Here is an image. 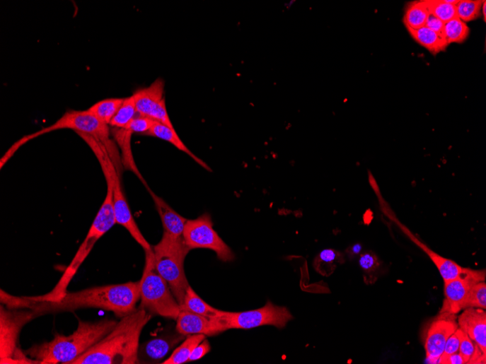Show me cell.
<instances>
[{
    "instance_id": "cell-11",
    "label": "cell",
    "mask_w": 486,
    "mask_h": 364,
    "mask_svg": "<svg viewBox=\"0 0 486 364\" xmlns=\"http://www.w3.org/2000/svg\"><path fill=\"white\" fill-rule=\"evenodd\" d=\"M485 270L464 268L457 278L444 282L445 300L440 313L456 315L465 310L473 286L480 281H485Z\"/></svg>"
},
{
    "instance_id": "cell-34",
    "label": "cell",
    "mask_w": 486,
    "mask_h": 364,
    "mask_svg": "<svg viewBox=\"0 0 486 364\" xmlns=\"http://www.w3.org/2000/svg\"><path fill=\"white\" fill-rule=\"evenodd\" d=\"M464 331L458 328L455 332L450 336L449 338L443 354L439 360V363L444 364L445 360L451 355L458 353L460 346V342H461L462 336Z\"/></svg>"
},
{
    "instance_id": "cell-10",
    "label": "cell",
    "mask_w": 486,
    "mask_h": 364,
    "mask_svg": "<svg viewBox=\"0 0 486 364\" xmlns=\"http://www.w3.org/2000/svg\"><path fill=\"white\" fill-rule=\"evenodd\" d=\"M183 239L190 250L211 249L216 252L218 258L223 262L234 261V253L214 229L212 217L208 213H204L195 220L187 221Z\"/></svg>"
},
{
    "instance_id": "cell-8",
    "label": "cell",
    "mask_w": 486,
    "mask_h": 364,
    "mask_svg": "<svg viewBox=\"0 0 486 364\" xmlns=\"http://www.w3.org/2000/svg\"><path fill=\"white\" fill-rule=\"evenodd\" d=\"M40 317L30 308L0 306V363H35L18 347V336L23 327Z\"/></svg>"
},
{
    "instance_id": "cell-12",
    "label": "cell",
    "mask_w": 486,
    "mask_h": 364,
    "mask_svg": "<svg viewBox=\"0 0 486 364\" xmlns=\"http://www.w3.org/2000/svg\"><path fill=\"white\" fill-rule=\"evenodd\" d=\"M164 90L165 81L158 78L149 87L137 90L133 97L139 115L174 128L167 112Z\"/></svg>"
},
{
    "instance_id": "cell-25",
    "label": "cell",
    "mask_w": 486,
    "mask_h": 364,
    "mask_svg": "<svg viewBox=\"0 0 486 364\" xmlns=\"http://www.w3.org/2000/svg\"><path fill=\"white\" fill-rule=\"evenodd\" d=\"M206 335L192 334L178 348L173 350L168 358L163 361V364H183L187 363L195 348L204 339Z\"/></svg>"
},
{
    "instance_id": "cell-2",
    "label": "cell",
    "mask_w": 486,
    "mask_h": 364,
    "mask_svg": "<svg viewBox=\"0 0 486 364\" xmlns=\"http://www.w3.org/2000/svg\"><path fill=\"white\" fill-rule=\"evenodd\" d=\"M151 317L149 312L139 307L122 318L103 339L70 364L138 363L140 336Z\"/></svg>"
},
{
    "instance_id": "cell-5",
    "label": "cell",
    "mask_w": 486,
    "mask_h": 364,
    "mask_svg": "<svg viewBox=\"0 0 486 364\" xmlns=\"http://www.w3.org/2000/svg\"><path fill=\"white\" fill-rule=\"evenodd\" d=\"M145 252V265L140 280L139 308L149 314L176 320L181 312L172 291L163 276L158 272L154 251Z\"/></svg>"
},
{
    "instance_id": "cell-14",
    "label": "cell",
    "mask_w": 486,
    "mask_h": 364,
    "mask_svg": "<svg viewBox=\"0 0 486 364\" xmlns=\"http://www.w3.org/2000/svg\"><path fill=\"white\" fill-rule=\"evenodd\" d=\"M120 176L116 168L114 169L112 172L114 184L113 199L116 223L129 231L132 237L144 251L152 249L151 245L143 236V234L134 218L129 203H127L123 193Z\"/></svg>"
},
{
    "instance_id": "cell-20",
    "label": "cell",
    "mask_w": 486,
    "mask_h": 364,
    "mask_svg": "<svg viewBox=\"0 0 486 364\" xmlns=\"http://www.w3.org/2000/svg\"><path fill=\"white\" fill-rule=\"evenodd\" d=\"M145 136L156 137L170 143L178 150L182 151L190 155V158H192L203 168L212 171L209 165L197 158V155H195L183 143L182 139L179 138L176 134L174 128H170L162 123L155 121L154 124L152 125L151 128L145 134Z\"/></svg>"
},
{
    "instance_id": "cell-16",
    "label": "cell",
    "mask_w": 486,
    "mask_h": 364,
    "mask_svg": "<svg viewBox=\"0 0 486 364\" xmlns=\"http://www.w3.org/2000/svg\"><path fill=\"white\" fill-rule=\"evenodd\" d=\"M458 327L486 353V312L485 310L468 307L457 318Z\"/></svg>"
},
{
    "instance_id": "cell-31",
    "label": "cell",
    "mask_w": 486,
    "mask_h": 364,
    "mask_svg": "<svg viewBox=\"0 0 486 364\" xmlns=\"http://www.w3.org/2000/svg\"><path fill=\"white\" fill-rule=\"evenodd\" d=\"M483 2L481 0H459L456 6V16L465 23L478 18Z\"/></svg>"
},
{
    "instance_id": "cell-29",
    "label": "cell",
    "mask_w": 486,
    "mask_h": 364,
    "mask_svg": "<svg viewBox=\"0 0 486 364\" xmlns=\"http://www.w3.org/2000/svg\"><path fill=\"white\" fill-rule=\"evenodd\" d=\"M359 266L364 272L365 282L375 283L382 266L378 257L371 251L363 252L359 257Z\"/></svg>"
},
{
    "instance_id": "cell-13",
    "label": "cell",
    "mask_w": 486,
    "mask_h": 364,
    "mask_svg": "<svg viewBox=\"0 0 486 364\" xmlns=\"http://www.w3.org/2000/svg\"><path fill=\"white\" fill-rule=\"evenodd\" d=\"M458 328L457 317L454 315L440 313L430 321L424 336V347L429 361L439 362L449 338Z\"/></svg>"
},
{
    "instance_id": "cell-39",
    "label": "cell",
    "mask_w": 486,
    "mask_h": 364,
    "mask_svg": "<svg viewBox=\"0 0 486 364\" xmlns=\"http://www.w3.org/2000/svg\"><path fill=\"white\" fill-rule=\"evenodd\" d=\"M30 140H32L30 136H25L13 144V146L8 151V152L4 155V157L1 159V168H3L4 165L13 157V154L21 146L25 143H28Z\"/></svg>"
},
{
    "instance_id": "cell-6",
    "label": "cell",
    "mask_w": 486,
    "mask_h": 364,
    "mask_svg": "<svg viewBox=\"0 0 486 364\" xmlns=\"http://www.w3.org/2000/svg\"><path fill=\"white\" fill-rule=\"evenodd\" d=\"M153 251L158 272L168 283L181 307L190 286L185 271V262L190 248L184 239H173L163 232L161 241L153 247Z\"/></svg>"
},
{
    "instance_id": "cell-26",
    "label": "cell",
    "mask_w": 486,
    "mask_h": 364,
    "mask_svg": "<svg viewBox=\"0 0 486 364\" xmlns=\"http://www.w3.org/2000/svg\"><path fill=\"white\" fill-rule=\"evenodd\" d=\"M125 98H108L102 100L94 104L89 110L102 122L110 126V124L115 116Z\"/></svg>"
},
{
    "instance_id": "cell-40",
    "label": "cell",
    "mask_w": 486,
    "mask_h": 364,
    "mask_svg": "<svg viewBox=\"0 0 486 364\" xmlns=\"http://www.w3.org/2000/svg\"><path fill=\"white\" fill-rule=\"evenodd\" d=\"M486 353H483L475 344V351L468 363H485Z\"/></svg>"
},
{
    "instance_id": "cell-22",
    "label": "cell",
    "mask_w": 486,
    "mask_h": 364,
    "mask_svg": "<svg viewBox=\"0 0 486 364\" xmlns=\"http://www.w3.org/2000/svg\"><path fill=\"white\" fill-rule=\"evenodd\" d=\"M345 262V257L342 252L334 249H325L316 257L313 266L321 276L328 277Z\"/></svg>"
},
{
    "instance_id": "cell-4",
    "label": "cell",
    "mask_w": 486,
    "mask_h": 364,
    "mask_svg": "<svg viewBox=\"0 0 486 364\" xmlns=\"http://www.w3.org/2000/svg\"><path fill=\"white\" fill-rule=\"evenodd\" d=\"M113 170V168H110L103 172L108 184L106 198L103 204H102L84 242L78 252H76L70 265L66 268L59 281L52 290L44 295L32 297L33 300L54 301L64 296L67 292V288L71 281L86 261L96 243L117 224L114 211Z\"/></svg>"
},
{
    "instance_id": "cell-21",
    "label": "cell",
    "mask_w": 486,
    "mask_h": 364,
    "mask_svg": "<svg viewBox=\"0 0 486 364\" xmlns=\"http://www.w3.org/2000/svg\"><path fill=\"white\" fill-rule=\"evenodd\" d=\"M412 38L427 49L432 55H437L446 49L449 45L443 35H439L424 27L418 30L406 28Z\"/></svg>"
},
{
    "instance_id": "cell-19",
    "label": "cell",
    "mask_w": 486,
    "mask_h": 364,
    "mask_svg": "<svg viewBox=\"0 0 486 364\" xmlns=\"http://www.w3.org/2000/svg\"><path fill=\"white\" fill-rule=\"evenodd\" d=\"M402 229L420 248H421L430 258L431 261L437 267L441 276L444 282L453 280L457 278L460 274L462 273L463 269L460 266L452 259L444 257L436 252H434L429 248L426 245L419 240L411 232H409L405 227Z\"/></svg>"
},
{
    "instance_id": "cell-28",
    "label": "cell",
    "mask_w": 486,
    "mask_h": 364,
    "mask_svg": "<svg viewBox=\"0 0 486 364\" xmlns=\"http://www.w3.org/2000/svg\"><path fill=\"white\" fill-rule=\"evenodd\" d=\"M470 29L466 23L457 16L445 23L444 37L449 43H463L468 38Z\"/></svg>"
},
{
    "instance_id": "cell-18",
    "label": "cell",
    "mask_w": 486,
    "mask_h": 364,
    "mask_svg": "<svg viewBox=\"0 0 486 364\" xmlns=\"http://www.w3.org/2000/svg\"><path fill=\"white\" fill-rule=\"evenodd\" d=\"M148 190L161 217L163 232L173 239H183L185 228L188 220L177 213L162 198L149 188Z\"/></svg>"
},
{
    "instance_id": "cell-3",
    "label": "cell",
    "mask_w": 486,
    "mask_h": 364,
    "mask_svg": "<svg viewBox=\"0 0 486 364\" xmlns=\"http://www.w3.org/2000/svg\"><path fill=\"white\" fill-rule=\"evenodd\" d=\"M117 322L108 319L96 322L80 320L78 328L70 335L57 333L52 341L34 345L24 351L35 363L70 364L108 334Z\"/></svg>"
},
{
    "instance_id": "cell-42",
    "label": "cell",
    "mask_w": 486,
    "mask_h": 364,
    "mask_svg": "<svg viewBox=\"0 0 486 364\" xmlns=\"http://www.w3.org/2000/svg\"><path fill=\"white\" fill-rule=\"evenodd\" d=\"M362 250L363 247L361 244H355L347 249V253L348 254L349 257L352 258L361 255Z\"/></svg>"
},
{
    "instance_id": "cell-7",
    "label": "cell",
    "mask_w": 486,
    "mask_h": 364,
    "mask_svg": "<svg viewBox=\"0 0 486 364\" xmlns=\"http://www.w3.org/2000/svg\"><path fill=\"white\" fill-rule=\"evenodd\" d=\"M64 129H72L76 133H82L91 136L96 141L103 145L106 148L117 172L120 175L123 167L122 158L115 141L111 139L110 127L99 120L88 110H69L54 124L30 136L32 139H34L44 134Z\"/></svg>"
},
{
    "instance_id": "cell-43",
    "label": "cell",
    "mask_w": 486,
    "mask_h": 364,
    "mask_svg": "<svg viewBox=\"0 0 486 364\" xmlns=\"http://www.w3.org/2000/svg\"><path fill=\"white\" fill-rule=\"evenodd\" d=\"M481 11H482V14L483 16V19L485 21V18H486V14H485L486 13V3H485V1H484L482 4Z\"/></svg>"
},
{
    "instance_id": "cell-36",
    "label": "cell",
    "mask_w": 486,
    "mask_h": 364,
    "mask_svg": "<svg viewBox=\"0 0 486 364\" xmlns=\"http://www.w3.org/2000/svg\"><path fill=\"white\" fill-rule=\"evenodd\" d=\"M475 348V344L470 339V336L463 333L461 342H460L458 353L463 356L466 363L472 357Z\"/></svg>"
},
{
    "instance_id": "cell-24",
    "label": "cell",
    "mask_w": 486,
    "mask_h": 364,
    "mask_svg": "<svg viewBox=\"0 0 486 364\" xmlns=\"http://www.w3.org/2000/svg\"><path fill=\"white\" fill-rule=\"evenodd\" d=\"M429 14L427 0L409 3L406 6L403 17L405 28L418 30L425 27Z\"/></svg>"
},
{
    "instance_id": "cell-27",
    "label": "cell",
    "mask_w": 486,
    "mask_h": 364,
    "mask_svg": "<svg viewBox=\"0 0 486 364\" xmlns=\"http://www.w3.org/2000/svg\"><path fill=\"white\" fill-rule=\"evenodd\" d=\"M112 134L122 150V161L124 166L131 168L141 176L137 170L132 153L131 136L133 134L125 128H114Z\"/></svg>"
},
{
    "instance_id": "cell-41",
    "label": "cell",
    "mask_w": 486,
    "mask_h": 364,
    "mask_svg": "<svg viewBox=\"0 0 486 364\" xmlns=\"http://www.w3.org/2000/svg\"><path fill=\"white\" fill-rule=\"evenodd\" d=\"M465 364L466 362L461 354L458 352L449 356L444 361V364Z\"/></svg>"
},
{
    "instance_id": "cell-9",
    "label": "cell",
    "mask_w": 486,
    "mask_h": 364,
    "mask_svg": "<svg viewBox=\"0 0 486 364\" xmlns=\"http://www.w3.org/2000/svg\"><path fill=\"white\" fill-rule=\"evenodd\" d=\"M294 319L289 310L286 307L277 306L268 301L260 308L243 311H221L216 318L224 331L228 329H250L262 326H274L279 329L284 328Z\"/></svg>"
},
{
    "instance_id": "cell-37",
    "label": "cell",
    "mask_w": 486,
    "mask_h": 364,
    "mask_svg": "<svg viewBox=\"0 0 486 364\" xmlns=\"http://www.w3.org/2000/svg\"><path fill=\"white\" fill-rule=\"evenodd\" d=\"M211 348H212L209 342L204 339L195 348L188 360V362H193L199 360L204 356L207 355L211 351Z\"/></svg>"
},
{
    "instance_id": "cell-32",
    "label": "cell",
    "mask_w": 486,
    "mask_h": 364,
    "mask_svg": "<svg viewBox=\"0 0 486 364\" xmlns=\"http://www.w3.org/2000/svg\"><path fill=\"white\" fill-rule=\"evenodd\" d=\"M429 12L444 23L456 17V6L444 2V0H427Z\"/></svg>"
},
{
    "instance_id": "cell-38",
    "label": "cell",
    "mask_w": 486,
    "mask_h": 364,
    "mask_svg": "<svg viewBox=\"0 0 486 364\" xmlns=\"http://www.w3.org/2000/svg\"><path fill=\"white\" fill-rule=\"evenodd\" d=\"M444 24L445 23H444L441 20L430 13L426 21L425 27L430 30L444 36Z\"/></svg>"
},
{
    "instance_id": "cell-33",
    "label": "cell",
    "mask_w": 486,
    "mask_h": 364,
    "mask_svg": "<svg viewBox=\"0 0 486 364\" xmlns=\"http://www.w3.org/2000/svg\"><path fill=\"white\" fill-rule=\"evenodd\" d=\"M475 307L486 310V283L480 281L473 286L465 308Z\"/></svg>"
},
{
    "instance_id": "cell-17",
    "label": "cell",
    "mask_w": 486,
    "mask_h": 364,
    "mask_svg": "<svg viewBox=\"0 0 486 364\" xmlns=\"http://www.w3.org/2000/svg\"><path fill=\"white\" fill-rule=\"evenodd\" d=\"M176 331L185 336L204 334L214 336L224 332L216 319L198 315L182 310L176 319Z\"/></svg>"
},
{
    "instance_id": "cell-15",
    "label": "cell",
    "mask_w": 486,
    "mask_h": 364,
    "mask_svg": "<svg viewBox=\"0 0 486 364\" xmlns=\"http://www.w3.org/2000/svg\"><path fill=\"white\" fill-rule=\"evenodd\" d=\"M183 334H166L149 340L139 346L138 363H162L168 355L185 339Z\"/></svg>"
},
{
    "instance_id": "cell-23",
    "label": "cell",
    "mask_w": 486,
    "mask_h": 364,
    "mask_svg": "<svg viewBox=\"0 0 486 364\" xmlns=\"http://www.w3.org/2000/svg\"><path fill=\"white\" fill-rule=\"evenodd\" d=\"M181 310H187L191 312V313L211 319L217 318L222 311L214 308L204 302L197 295L191 288V286H190L187 290L184 303L181 305Z\"/></svg>"
},
{
    "instance_id": "cell-30",
    "label": "cell",
    "mask_w": 486,
    "mask_h": 364,
    "mask_svg": "<svg viewBox=\"0 0 486 364\" xmlns=\"http://www.w3.org/2000/svg\"><path fill=\"white\" fill-rule=\"evenodd\" d=\"M138 114L133 95L125 98L122 106L112 119L110 126L114 128H125Z\"/></svg>"
},
{
    "instance_id": "cell-35",
    "label": "cell",
    "mask_w": 486,
    "mask_h": 364,
    "mask_svg": "<svg viewBox=\"0 0 486 364\" xmlns=\"http://www.w3.org/2000/svg\"><path fill=\"white\" fill-rule=\"evenodd\" d=\"M154 120L139 115L127 124L125 129H129L132 134L145 135L151 128L152 125L154 124Z\"/></svg>"
},
{
    "instance_id": "cell-1",
    "label": "cell",
    "mask_w": 486,
    "mask_h": 364,
    "mask_svg": "<svg viewBox=\"0 0 486 364\" xmlns=\"http://www.w3.org/2000/svg\"><path fill=\"white\" fill-rule=\"evenodd\" d=\"M25 308L37 312L39 317L64 313L83 308H98L123 318L137 310L140 300V281L101 286L79 292L68 293L57 300L40 301L24 297Z\"/></svg>"
}]
</instances>
